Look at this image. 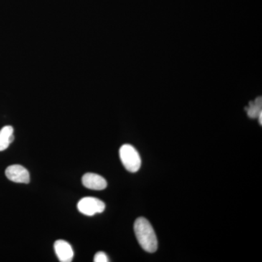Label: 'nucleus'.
I'll list each match as a JSON object with an SVG mask.
<instances>
[{
  "mask_svg": "<svg viewBox=\"0 0 262 262\" xmlns=\"http://www.w3.org/2000/svg\"><path fill=\"white\" fill-rule=\"evenodd\" d=\"M134 232L138 243L141 248L148 252L154 253L158 249V243L154 229L149 221L143 217L136 219L134 224Z\"/></svg>",
  "mask_w": 262,
  "mask_h": 262,
  "instance_id": "nucleus-1",
  "label": "nucleus"
},
{
  "mask_svg": "<svg viewBox=\"0 0 262 262\" xmlns=\"http://www.w3.org/2000/svg\"><path fill=\"white\" fill-rule=\"evenodd\" d=\"M120 158L125 169L129 172H137L141 168V156L131 145L124 144L120 147Z\"/></svg>",
  "mask_w": 262,
  "mask_h": 262,
  "instance_id": "nucleus-2",
  "label": "nucleus"
},
{
  "mask_svg": "<svg viewBox=\"0 0 262 262\" xmlns=\"http://www.w3.org/2000/svg\"><path fill=\"white\" fill-rule=\"evenodd\" d=\"M77 208L79 212L84 215L93 216L96 214H100L104 211L105 204L99 199L95 197H84L79 201L77 204Z\"/></svg>",
  "mask_w": 262,
  "mask_h": 262,
  "instance_id": "nucleus-3",
  "label": "nucleus"
},
{
  "mask_svg": "<svg viewBox=\"0 0 262 262\" xmlns=\"http://www.w3.org/2000/svg\"><path fill=\"white\" fill-rule=\"evenodd\" d=\"M7 178L16 183L28 184L30 181L29 171L20 165H13L6 170Z\"/></svg>",
  "mask_w": 262,
  "mask_h": 262,
  "instance_id": "nucleus-4",
  "label": "nucleus"
},
{
  "mask_svg": "<svg viewBox=\"0 0 262 262\" xmlns=\"http://www.w3.org/2000/svg\"><path fill=\"white\" fill-rule=\"evenodd\" d=\"M82 181L85 187L93 190H103L107 187V182L104 178L93 173L84 175Z\"/></svg>",
  "mask_w": 262,
  "mask_h": 262,
  "instance_id": "nucleus-5",
  "label": "nucleus"
},
{
  "mask_svg": "<svg viewBox=\"0 0 262 262\" xmlns=\"http://www.w3.org/2000/svg\"><path fill=\"white\" fill-rule=\"evenodd\" d=\"M54 249L59 261L70 262L73 259V249L68 242L62 240H57L54 244Z\"/></svg>",
  "mask_w": 262,
  "mask_h": 262,
  "instance_id": "nucleus-6",
  "label": "nucleus"
},
{
  "mask_svg": "<svg viewBox=\"0 0 262 262\" xmlns=\"http://www.w3.org/2000/svg\"><path fill=\"white\" fill-rule=\"evenodd\" d=\"M14 140L12 126L7 125L0 130V151L8 149Z\"/></svg>",
  "mask_w": 262,
  "mask_h": 262,
  "instance_id": "nucleus-7",
  "label": "nucleus"
},
{
  "mask_svg": "<svg viewBox=\"0 0 262 262\" xmlns=\"http://www.w3.org/2000/svg\"><path fill=\"white\" fill-rule=\"evenodd\" d=\"M261 106V97H258L254 101L250 102L249 107L245 108L248 116L251 119L258 118V115L262 113Z\"/></svg>",
  "mask_w": 262,
  "mask_h": 262,
  "instance_id": "nucleus-8",
  "label": "nucleus"
},
{
  "mask_svg": "<svg viewBox=\"0 0 262 262\" xmlns=\"http://www.w3.org/2000/svg\"><path fill=\"white\" fill-rule=\"evenodd\" d=\"M110 260H109L108 256L103 252H98L94 256V261L95 262H108Z\"/></svg>",
  "mask_w": 262,
  "mask_h": 262,
  "instance_id": "nucleus-9",
  "label": "nucleus"
},
{
  "mask_svg": "<svg viewBox=\"0 0 262 262\" xmlns=\"http://www.w3.org/2000/svg\"><path fill=\"white\" fill-rule=\"evenodd\" d=\"M258 123H260V125H261L262 124V113L260 114V115H258Z\"/></svg>",
  "mask_w": 262,
  "mask_h": 262,
  "instance_id": "nucleus-10",
  "label": "nucleus"
}]
</instances>
